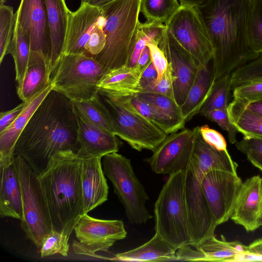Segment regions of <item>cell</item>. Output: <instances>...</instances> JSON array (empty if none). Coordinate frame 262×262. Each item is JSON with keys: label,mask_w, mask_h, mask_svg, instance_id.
I'll return each instance as SVG.
<instances>
[{"label": "cell", "mask_w": 262, "mask_h": 262, "mask_svg": "<svg viewBox=\"0 0 262 262\" xmlns=\"http://www.w3.org/2000/svg\"><path fill=\"white\" fill-rule=\"evenodd\" d=\"M78 124L73 102L52 90L32 115L15 145L19 156L39 176L60 151L79 149Z\"/></svg>", "instance_id": "obj_1"}, {"label": "cell", "mask_w": 262, "mask_h": 262, "mask_svg": "<svg viewBox=\"0 0 262 262\" xmlns=\"http://www.w3.org/2000/svg\"><path fill=\"white\" fill-rule=\"evenodd\" d=\"M252 0H209L197 7L213 49L212 79L231 74L255 59L248 25Z\"/></svg>", "instance_id": "obj_2"}, {"label": "cell", "mask_w": 262, "mask_h": 262, "mask_svg": "<svg viewBox=\"0 0 262 262\" xmlns=\"http://www.w3.org/2000/svg\"><path fill=\"white\" fill-rule=\"evenodd\" d=\"M82 158L72 150L60 151L38 176L49 208L52 228L69 240L83 214Z\"/></svg>", "instance_id": "obj_3"}, {"label": "cell", "mask_w": 262, "mask_h": 262, "mask_svg": "<svg viewBox=\"0 0 262 262\" xmlns=\"http://www.w3.org/2000/svg\"><path fill=\"white\" fill-rule=\"evenodd\" d=\"M141 0H115L101 8L105 23L106 43L94 58L105 73L129 66L140 13Z\"/></svg>", "instance_id": "obj_4"}, {"label": "cell", "mask_w": 262, "mask_h": 262, "mask_svg": "<svg viewBox=\"0 0 262 262\" xmlns=\"http://www.w3.org/2000/svg\"><path fill=\"white\" fill-rule=\"evenodd\" d=\"M185 170L168 177L154 205L156 232L177 250L192 245L184 199Z\"/></svg>", "instance_id": "obj_5"}, {"label": "cell", "mask_w": 262, "mask_h": 262, "mask_svg": "<svg viewBox=\"0 0 262 262\" xmlns=\"http://www.w3.org/2000/svg\"><path fill=\"white\" fill-rule=\"evenodd\" d=\"M100 95L110 112L115 134L132 148L138 151L147 149L153 152L167 137L168 134L137 109L131 100L132 95Z\"/></svg>", "instance_id": "obj_6"}, {"label": "cell", "mask_w": 262, "mask_h": 262, "mask_svg": "<svg viewBox=\"0 0 262 262\" xmlns=\"http://www.w3.org/2000/svg\"><path fill=\"white\" fill-rule=\"evenodd\" d=\"M105 74L99 63L84 54H63L52 73V89L73 102L86 101L99 94Z\"/></svg>", "instance_id": "obj_7"}, {"label": "cell", "mask_w": 262, "mask_h": 262, "mask_svg": "<svg viewBox=\"0 0 262 262\" xmlns=\"http://www.w3.org/2000/svg\"><path fill=\"white\" fill-rule=\"evenodd\" d=\"M102 168L113 186L132 224L140 225L152 217L146 204L149 197L136 176L130 159L117 152L103 156Z\"/></svg>", "instance_id": "obj_8"}, {"label": "cell", "mask_w": 262, "mask_h": 262, "mask_svg": "<svg viewBox=\"0 0 262 262\" xmlns=\"http://www.w3.org/2000/svg\"><path fill=\"white\" fill-rule=\"evenodd\" d=\"M22 193L23 219L21 227L39 249L44 236L53 229L47 203L38 176L19 156H14Z\"/></svg>", "instance_id": "obj_9"}, {"label": "cell", "mask_w": 262, "mask_h": 262, "mask_svg": "<svg viewBox=\"0 0 262 262\" xmlns=\"http://www.w3.org/2000/svg\"><path fill=\"white\" fill-rule=\"evenodd\" d=\"M203 176L190 160L185 169L184 199L191 245L196 248L214 235L217 226L203 190L201 181Z\"/></svg>", "instance_id": "obj_10"}, {"label": "cell", "mask_w": 262, "mask_h": 262, "mask_svg": "<svg viewBox=\"0 0 262 262\" xmlns=\"http://www.w3.org/2000/svg\"><path fill=\"white\" fill-rule=\"evenodd\" d=\"M169 33L204 67L212 59L213 49L197 7L182 6L165 24Z\"/></svg>", "instance_id": "obj_11"}, {"label": "cell", "mask_w": 262, "mask_h": 262, "mask_svg": "<svg viewBox=\"0 0 262 262\" xmlns=\"http://www.w3.org/2000/svg\"><path fill=\"white\" fill-rule=\"evenodd\" d=\"M74 231L79 242L74 245L75 252L90 256L97 252L107 251L127 235L122 221L97 219L87 213L80 217Z\"/></svg>", "instance_id": "obj_12"}, {"label": "cell", "mask_w": 262, "mask_h": 262, "mask_svg": "<svg viewBox=\"0 0 262 262\" xmlns=\"http://www.w3.org/2000/svg\"><path fill=\"white\" fill-rule=\"evenodd\" d=\"M202 186L217 225L227 222L233 214L243 182L237 174L212 170L203 176Z\"/></svg>", "instance_id": "obj_13"}, {"label": "cell", "mask_w": 262, "mask_h": 262, "mask_svg": "<svg viewBox=\"0 0 262 262\" xmlns=\"http://www.w3.org/2000/svg\"><path fill=\"white\" fill-rule=\"evenodd\" d=\"M193 129H184L170 134L149 158L144 160L157 174L170 175L185 170L191 158L194 146Z\"/></svg>", "instance_id": "obj_14"}, {"label": "cell", "mask_w": 262, "mask_h": 262, "mask_svg": "<svg viewBox=\"0 0 262 262\" xmlns=\"http://www.w3.org/2000/svg\"><path fill=\"white\" fill-rule=\"evenodd\" d=\"M172 66L173 92L177 103L181 106L202 66L184 49L167 30L164 31L158 45ZM203 67V66H202Z\"/></svg>", "instance_id": "obj_15"}, {"label": "cell", "mask_w": 262, "mask_h": 262, "mask_svg": "<svg viewBox=\"0 0 262 262\" xmlns=\"http://www.w3.org/2000/svg\"><path fill=\"white\" fill-rule=\"evenodd\" d=\"M105 23L101 7L81 2L78 9L69 14L63 54L85 55V47L92 34Z\"/></svg>", "instance_id": "obj_16"}, {"label": "cell", "mask_w": 262, "mask_h": 262, "mask_svg": "<svg viewBox=\"0 0 262 262\" xmlns=\"http://www.w3.org/2000/svg\"><path fill=\"white\" fill-rule=\"evenodd\" d=\"M15 13L30 37L31 51L40 52L50 60L51 33L44 0H21Z\"/></svg>", "instance_id": "obj_17"}, {"label": "cell", "mask_w": 262, "mask_h": 262, "mask_svg": "<svg viewBox=\"0 0 262 262\" xmlns=\"http://www.w3.org/2000/svg\"><path fill=\"white\" fill-rule=\"evenodd\" d=\"M231 219L247 232L262 226V178L259 176L243 182Z\"/></svg>", "instance_id": "obj_18"}, {"label": "cell", "mask_w": 262, "mask_h": 262, "mask_svg": "<svg viewBox=\"0 0 262 262\" xmlns=\"http://www.w3.org/2000/svg\"><path fill=\"white\" fill-rule=\"evenodd\" d=\"M74 110L78 126L79 143V149L76 154L79 157L102 158L108 154L118 151L120 143L116 135L94 125L74 105Z\"/></svg>", "instance_id": "obj_19"}, {"label": "cell", "mask_w": 262, "mask_h": 262, "mask_svg": "<svg viewBox=\"0 0 262 262\" xmlns=\"http://www.w3.org/2000/svg\"><path fill=\"white\" fill-rule=\"evenodd\" d=\"M102 158H82L81 180L84 213L107 200L108 186L101 163Z\"/></svg>", "instance_id": "obj_20"}, {"label": "cell", "mask_w": 262, "mask_h": 262, "mask_svg": "<svg viewBox=\"0 0 262 262\" xmlns=\"http://www.w3.org/2000/svg\"><path fill=\"white\" fill-rule=\"evenodd\" d=\"M50 60L42 53L31 51L23 80L17 84V93L27 102L51 85Z\"/></svg>", "instance_id": "obj_21"}, {"label": "cell", "mask_w": 262, "mask_h": 262, "mask_svg": "<svg viewBox=\"0 0 262 262\" xmlns=\"http://www.w3.org/2000/svg\"><path fill=\"white\" fill-rule=\"evenodd\" d=\"M52 84L27 102L16 120L0 132V167L10 165L14 157L16 142L29 120L43 99L52 90Z\"/></svg>", "instance_id": "obj_22"}, {"label": "cell", "mask_w": 262, "mask_h": 262, "mask_svg": "<svg viewBox=\"0 0 262 262\" xmlns=\"http://www.w3.org/2000/svg\"><path fill=\"white\" fill-rule=\"evenodd\" d=\"M200 126L193 129L194 146L190 159L204 174L212 170H222L237 174V163L230 156L228 151L219 150L206 143L203 139Z\"/></svg>", "instance_id": "obj_23"}, {"label": "cell", "mask_w": 262, "mask_h": 262, "mask_svg": "<svg viewBox=\"0 0 262 262\" xmlns=\"http://www.w3.org/2000/svg\"><path fill=\"white\" fill-rule=\"evenodd\" d=\"M0 168V216L21 221L23 219L22 193L13 159L10 165Z\"/></svg>", "instance_id": "obj_24"}, {"label": "cell", "mask_w": 262, "mask_h": 262, "mask_svg": "<svg viewBox=\"0 0 262 262\" xmlns=\"http://www.w3.org/2000/svg\"><path fill=\"white\" fill-rule=\"evenodd\" d=\"M51 38V74L63 54L70 10L65 0H44Z\"/></svg>", "instance_id": "obj_25"}, {"label": "cell", "mask_w": 262, "mask_h": 262, "mask_svg": "<svg viewBox=\"0 0 262 262\" xmlns=\"http://www.w3.org/2000/svg\"><path fill=\"white\" fill-rule=\"evenodd\" d=\"M143 72L136 66H127L105 73L98 84L99 94L129 96L142 93L140 80Z\"/></svg>", "instance_id": "obj_26"}, {"label": "cell", "mask_w": 262, "mask_h": 262, "mask_svg": "<svg viewBox=\"0 0 262 262\" xmlns=\"http://www.w3.org/2000/svg\"><path fill=\"white\" fill-rule=\"evenodd\" d=\"M177 249L159 233L143 245L134 249L119 253L110 258L123 261H174Z\"/></svg>", "instance_id": "obj_27"}, {"label": "cell", "mask_w": 262, "mask_h": 262, "mask_svg": "<svg viewBox=\"0 0 262 262\" xmlns=\"http://www.w3.org/2000/svg\"><path fill=\"white\" fill-rule=\"evenodd\" d=\"M215 82L212 79L211 70L208 67H201L185 102L180 106L186 121L200 113Z\"/></svg>", "instance_id": "obj_28"}, {"label": "cell", "mask_w": 262, "mask_h": 262, "mask_svg": "<svg viewBox=\"0 0 262 262\" xmlns=\"http://www.w3.org/2000/svg\"><path fill=\"white\" fill-rule=\"evenodd\" d=\"M227 111L231 123L244 138H262V116L248 110L244 103L233 99Z\"/></svg>", "instance_id": "obj_29"}, {"label": "cell", "mask_w": 262, "mask_h": 262, "mask_svg": "<svg viewBox=\"0 0 262 262\" xmlns=\"http://www.w3.org/2000/svg\"><path fill=\"white\" fill-rule=\"evenodd\" d=\"M214 235L206 239L198 247L205 255L206 261L234 262L235 258L247 251L248 246L238 241L228 242Z\"/></svg>", "instance_id": "obj_30"}, {"label": "cell", "mask_w": 262, "mask_h": 262, "mask_svg": "<svg viewBox=\"0 0 262 262\" xmlns=\"http://www.w3.org/2000/svg\"><path fill=\"white\" fill-rule=\"evenodd\" d=\"M31 53L30 37L16 19L14 35L8 54L13 58L15 80L19 83L23 79L27 68Z\"/></svg>", "instance_id": "obj_31"}, {"label": "cell", "mask_w": 262, "mask_h": 262, "mask_svg": "<svg viewBox=\"0 0 262 262\" xmlns=\"http://www.w3.org/2000/svg\"><path fill=\"white\" fill-rule=\"evenodd\" d=\"M73 103L94 125L115 134L110 112L100 100L99 94L90 100Z\"/></svg>", "instance_id": "obj_32"}, {"label": "cell", "mask_w": 262, "mask_h": 262, "mask_svg": "<svg viewBox=\"0 0 262 262\" xmlns=\"http://www.w3.org/2000/svg\"><path fill=\"white\" fill-rule=\"evenodd\" d=\"M180 7L178 0H141L140 12L147 21L165 25Z\"/></svg>", "instance_id": "obj_33"}, {"label": "cell", "mask_w": 262, "mask_h": 262, "mask_svg": "<svg viewBox=\"0 0 262 262\" xmlns=\"http://www.w3.org/2000/svg\"><path fill=\"white\" fill-rule=\"evenodd\" d=\"M137 95L143 100L156 107L181 129L184 128L186 121L180 106L175 100L168 96L156 93H141Z\"/></svg>", "instance_id": "obj_34"}, {"label": "cell", "mask_w": 262, "mask_h": 262, "mask_svg": "<svg viewBox=\"0 0 262 262\" xmlns=\"http://www.w3.org/2000/svg\"><path fill=\"white\" fill-rule=\"evenodd\" d=\"M131 100L137 109L149 121L167 134L177 132L181 128L156 107L140 98L137 94L131 96Z\"/></svg>", "instance_id": "obj_35"}, {"label": "cell", "mask_w": 262, "mask_h": 262, "mask_svg": "<svg viewBox=\"0 0 262 262\" xmlns=\"http://www.w3.org/2000/svg\"><path fill=\"white\" fill-rule=\"evenodd\" d=\"M232 91L231 74L215 80L210 95L202 106L200 113L211 110L227 109Z\"/></svg>", "instance_id": "obj_36"}, {"label": "cell", "mask_w": 262, "mask_h": 262, "mask_svg": "<svg viewBox=\"0 0 262 262\" xmlns=\"http://www.w3.org/2000/svg\"><path fill=\"white\" fill-rule=\"evenodd\" d=\"M16 14L12 7L4 4L0 6V63L8 54L14 35Z\"/></svg>", "instance_id": "obj_37"}, {"label": "cell", "mask_w": 262, "mask_h": 262, "mask_svg": "<svg viewBox=\"0 0 262 262\" xmlns=\"http://www.w3.org/2000/svg\"><path fill=\"white\" fill-rule=\"evenodd\" d=\"M248 34L253 50L262 54V0H252Z\"/></svg>", "instance_id": "obj_38"}, {"label": "cell", "mask_w": 262, "mask_h": 262, "mask_svg": "<svg viewBox=\"0 0 262 262\" xmlns=\"http://www.w3.org/2000/svg\"><path fill=\"white\" fill-rule=\"evenodd\" d=\"M69 241L62 233L52 229L42 239L39 249L40 256L45 257L55 254L67 256L69 250Z\"/></svg>", "instance_id": "obj_39"}, {"label": "cell", "mask_w": 262, "mask_h": 262, "mask_svg": "<svg viewBox=\"0 0 262 262\" xmlns=\"http://www.w3.org/2000/svg\"><path fill=\"white\" fill-rule=\"evenodd\" d=\"M256 80H262V54L231 74L232 90L241 84Z\"/></svg>", "instance_id": "obj_40"}, {"label": "cell", "mask_w": 262, "mask_h": 262, "mask_svg": "<svg viewBox=\"0 0 262 262\" xmlns=\"http://www.w3.org/2000/svg\"><path fill=\"white\" fill-rule=\"evenodd\" d=\"M233 98L246 104L262 100V80L249 81L232 89Z\"/></svg>", "instance_id": "obj_41"}, {"label": "cell", "mask_w": 262, "mask_h": 262, "mask_svg": "<svg viewBox=\"0 0 262 262\" xmlns=\"http://www.w3.org/2000/svg\"><path fill=\"white\" fill-rule=\"evenodd\" d=\"M236 148L245 155L248 160L258 168L262 163V138H244L235 143Z\"/></svg>", "instance_id": "obj_42"}, {"label": "cell", "mask_w": 262, "mask_h": 262, "mask_svg": "<svg viewBox=\"0 0 262 262\" xmlns=\"http://www.w3.org/2000/svg\"><path fill=\"white\" fill-rule=\"evenodd\" d=\"M201 114L211 121L217 123L223 130L226 131L230 143L235 144L237 142L236 135L238 131L230 121L227 109L211 110Z\"/></svg>", "instance_id": "obj_43"}, {"label": "cell", "mask_w": 262, "mask_h": 262, "mask_svg": "<svg viewBox=\"0 0 262 262\" xmlns=\"http://www.w3.org/2000/svg\"><path fill=\"white\" fill-rule=\"evenodd\" d=\"M173 77L172 66L168 62V65L160 78L151 82L142 93H151L168 96L174 100Z\"/></svg>", "instance_id": "obj_44"}, {"label": "cell", "mask_w": 262, "mask_h": 262, "mask_svg": "<svg viewBox=\"0 0 262 262\" xmlns=\"http://www.w3.org/2000/svg\"><path fill=\"white\" fill-rule=\"evenodd\" d=\"M104 27V25L99 26L92 34L85 47V55L94 58L105 47L106 35L103 30Z\"/></svg>", "instance_id": "obj_45"}, {"label": "cell", "mask_w": 262, "mask_h": 262, "mask_svg": "<svg viewBox=\"0 0 262 262\" xmlns=\"http://www.w3.org/2000/svg\"><path fill=\"white\" fill-rule=\"evenodd\" d=\"M200 132L204 140L213 148L219 150L227 149L226 140L218 131L204 125L200 127Z\"/></svg>", "instance_id": "obj_46"}, {"label": "cell", "mask_w": 262, "mask_h": 262, "mask_svg": "<svg viewBox=\"0 0 262 262\" xmlns=\"http://www.w3.org/2000/svg\"><path fill=\"white\" fill-rule=\"evenodd\" d=\"M150 59L157 73L159 79L164 73L168 65V60L163 51L155 43H148Z\"/></svg>", "instance_id": "obj_47"}, {"label": "cell", "mask_w": 262, "mask_h": 262, "mask_svg": "<svg viewBox=\"0 0 262 262\" xmlns=\"http://www.w3.org/2000/svg\"><path fill=\"white\" fill-rule=\"evenodd\" d=\"M174 261H206V257L200 249L189 245L177 250Z\"/></svg>", "instance_id": "obj_48"}, {"label": "cell", "mask_w": 262, "mask_h": 262, "mask_svg": "<svg viewBox=\"0 0 262 262\" xmlns=\"http://www.w3.org/2000/svg\"><path fill=\"white\" fill-rule=\"evenodd\" d=\"M262 261V238L257 239L249 246L247 251L240 254L235 262Z\"/></svg>", "instance_id": "obj_49"}, {"label": "cell", "mask_w": 262, "mask_h": 262, "mask_svg": "<svg viewBox=\"0 0 262 262\" xmlns=\"http://www.w3.org/2000/svg\"><path fill=\"white\" fill-rule=\"evenodd\" d=\"M27 102H23L15 108L0 113V132L9 127L16 120L24 109Z\"/></svg>", "instance_id": "obj_50"}, {"label": "cell", "mask_w": 262, "mask_h": 262, "mask_svg": "<svg viewBox=\"0 0 262 262\" xmlns=\"http://www.w3.org/2000/svg\"><path fill=\"white\" fill-rule=\"evenodd\" d=\"M157 78V73L152 61H151L143 71L141 76L140 82L143 91Z\"/></svg>", "instance_id": "obj_51"}, {"label": "cell", "mask_w": 262, "mask_h": 262, "mask_svg": "<svg viewBox=\"0 0 262 262\" xmlns=\"http://www.w3.org/2000/svg\"><path fill=\"white\" fill-rule=\"evenodd\" d=\"M151 61L149 49L146 46L142 52L136 66L143 71Z\"/></svg>", "instance_id": "obj_52"}, {"label": "cell", "mask_w": 262, "mask_h": 262, "mask_svg": "<svg viewBox=\"0 0 262 262\" xmlns=\"http://www.w3.org/2000/svg\"><path fill=\"white\" fill-rule=\"evenodd\" d=\"M209 0H178L182 6L199 7L205 5Z\"/></svg>", "instance_id": "obj_53"}, {"label": "cell", "mask_w": 262, "mask_h": 262, "mask_svg": "<svg viewBox=\"0 0 262 262\" xmlns=\"http://www.w3.org/2000/svg\"><path fill=\"white\" fill-rule=\"evenodd\" d=\"M245 104L248 110L262 116V100L248 104L245 103Z\"/></svg>", "instance_id": "obj_54"}, {"label": "cell", "mask_w": 262, "mask_h": 262, "mask_svg": "<svg viewBox=\"0 0 262 262\" xmlns=\"http://www.w3.org/2000/svg\"><path fill=\"white\" fill-rule=\"evenodd\" d=\"M114 1L115 0H81V2H85L98 7H101Z\"/></svg>", "instance_id": "obj_55"}, {"label": "cell", "mask_w": 262, "mask_h": 262, "mask_svg": "<svg viewBox=\"0 0 262 262\" xmlns=\"http://www.w3.org/2000/svg\"><path fill=\"white\" fill-rule=\"evenodd\" d=\"M6 1L7 0H0V4H4Z\"/></svg>", "instance_id": "obj_56"}, {"label": "cell", "mask_w": 262, "mask_h": 262, "mask_svg": "<svg viewBox=\"0 0 262 262\" xmlns=\"http://www.w3.org/2000/svg\"><path fill=\"white\" fill-rule=\"evenodd\" d=\"M258 169H259L260 170L262 171V163L261 164V165L258 167Z\"/></svg>", "instance_id": "obj_57"}]
</instances>
